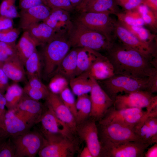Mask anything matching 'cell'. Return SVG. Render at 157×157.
Segmentation results:
<instances>
[{
    "label": "cell",
    "instance_id": "obj_1",
    "mask_svg": "<svg viewBox=\"0 0 157 157\" xmlns=\"http://www.w3.org/2000/svg\"><path fill=\"white\" fill-rule=\"evenodd\" d=\"M115 74L144 79L157 72V60H153L121 42H112L105 51Z\"/></svg>",
    "mask_w": 157,
    "mask_h": 157
},
{
    "label": "cell",
    "instance_id": "obj_2",
    "mask_svg": "<svg viewBox=\"0 0 157 157\" xmlns=\"http://www.w3.org/2000/svg\"><path fill=\"white\" fill-rule=\"evenodd\" d=\"M71 47H85L99 52L105 51L111 43L104 35L90 29L77 21L68 35Z\"/></svg>",
    "mask_w": 157,
    "mask_h": 157
},
{
    "label": "cell",
    "instance_id": "obj_3",
    "mask_svg": "<svg viewBox=\"0 0 157 157\" xmlns=\"http://www.w3.org/2000/svg\"><path fill=\"white\" fill-rule=\"evenodd\" d=\"M97 81L113 101L119 93H129L139 90L150 92V77L147 79H140L115 74L106 80Z\"/></svg>",
    "mask_w": 157,
    "mask_h": 157
},
{
    "label": "cell",
    "instance_id": "obj_4",
    "mask_svg": "<svg viewBox=\"0 0 157 157\" xmlns=\"http://www.w3.org/2000/svg\"><path fill=\"white\" fill-rule=\"evenodd\" d=\"M46 44L42 54L44 73L45 76L51 77L71 47L66 35L57 37Z\"/></svg>",
    "mask_w": 157,
    "mask_h": 157
},
{
    "label": "cell",
    "instance_id": "obj_5",
    "mask_svg": "<svg viewBox=\"0 0 157 157\" xmlns=\"http://www.w3.org/2000/svg\"><path fill=\"white\" fill-rule=\"evenodd\" d=\"M44 136L47 142L38 154L40 157H72L78 149V138L72 139L56 135Z\"/></svg>",
    "mask_w": 157,
    "mask_h": 157
},
{
    "label": "cell",
    "instance_id": "obj_6",
    "mask_svg": "<svg viewBox=\"0 0 157 157\" xmlns=\"http://www.w3.org/2000/svg\"><path fill=\"white\" fill-rule=\"evenodd\" d=\"M113 106L119 110L129 108H146L150 112L157 111V97L147 90H139L118 94Z\"/></svg>",
    "mask_w": 157,
    "mask_h": 157
},
{
    "label": "cell",
    "instance_id": "obj_7",
    "mask_svg": "<svg viewBox=\"0 0 157 157\" xmlns=\"http://www.w3.org/2000/svg\"><path fill=\"white\" fill-rule=\"evenodd\" d=\"M155 113H157V112H150L138 108L118 110L112 106L103 117L98 122V123L106 124L117 123L133 128L135 130L146 118Z\"/></svg>",
    "mask_w": 157,
    "mask_h": 157
},
{
    "label": "cell",
    "instance_id": "obj_8",
    "mask_svg": "<svg viewBox=\"0 0 157 157\" xmlns=\"http://www.w3.org/2000/svg\"><path fill=\"white\" fill-rule=\"evenodd\" d=\"M100 144V157H144L145 150L150 145L138 141Z\"/></svg>",
    "mask_w": 157,
    "mask_h": 157
},
{
    "label": "cell",
    "instance_id": "obj_9",
    "mask_svg": "<svg viewBox=\"0 0 157 157\" xmlns=\"http://www.w3.org/2000/svg\"><path fill=\"white\" fill-rule=\"evenodd\" d=\"M97 125L100 143L141 141L135 129L131 127L116 122Z\"/></svg>",
    "mask_w": 157,
    "mask_h": 157
},
{
    "label": "cell",
    "instance_id": "obj_10",
    "mask_svg": "<svg viewBox=\"0 0 157 157\" xmlns=\"http://www.w3.org/2000/svg\"><path fill=\"white\" fill-rule=\"evenodd\" d=\"M11 138L15 147V157H35L47 142L42 133L36 131Z\"/></svg>",
    "mask_w": 157,
    "mask_h": 157
},
{
    "label": "cell",
    "instance_id": "obj_11",
    "mask_svg": "<svg viewBox=\"0 0 157 157\" xmlns=\"http://www.w3.org/2000/svg\"><path fill=\"white\" fill-rule=\"evenodd\" d=\"M76 20L88 28L105 35L111 42L115 41V20L106 13L81 12Z\"/></svg>",
    "mask_w": 157,
    "mask_h": 157
},
{
    "label": "cell",
    "instance_id": "obj_12",
    "mask_svg": "<svg viewBox=\"0 0 157 157\" xmlns=\"http://www.w3.org/2000/svg\"><path fill=\"white\" fill-rule=\"evenodd\" d=\"M114 32L116 38H117L122 44L138 51L150 59L157 60L156 43H148L141 40L123 26L118 21H115Z\"/></svg>",
    "mask_w": 157,
    "mask_h": 157
},
{
    "label": "cell",
    "instance_id": "obj_13",
    "mask_svg": "<svg viewBox=\"0 0 157 157\" xmlns=\"http://www.w3.org/2000/svg\"><path fill=\"white\" fill-rule=\"evenodd\" d=\"M43 135H60L71 139L77 138L64 122L55 115L51 107L46 104L45 108L40 122Z\"/></svg>",
    "mask_w": 157,
    "mask_h": 157
},
{
    "label": "cell",
    "instance_id": "obj_14",
    "mask_svg": "<svg viewBox=\"0 0 157 157\" xmlns=\"http://www.w3.org/2000/svg\"><path fill=\"white\" fill-rule=\"evenodd\" d=\"M96 122L90 117L77 125L76 134L79 139L85 142L93 157H100L101 146Z\"/></svg>",
    "mask_w": 157,
    "mask_h": 157
},
{
    "label": "cell",
    "instance_id": "obj_15",
    "mask_svg": "<svg viewBox=\"0 0 157 157\" xmlns=\"http://www.w3.org/2000/svg\"><path fill=\"white\" fill-rule=\"evenodd\" d=\"M91 78L93 84L90 95L91 104L90 117L97 122L100 120L113 106V101L97 81Z\"/></svg>",
    "mask_w": 157,
    "mask_h": 157
},
{
    "label": "cell",
    "instance_id": "obj_16",
    "mask_svg": "<svg viewBox=\"0 0 157 157\" xmlns=\"http://www.w3.org/2000/svg\"><path fill=\"white\" fill-rule=\"evenodd\" d=\"M45 106L24 94L14 110L15 112L31 127L38 123L44 111Z\"/></svg>",
    "mask_w": 157,
    "mask_h": 157
},
{
    "label": "cell",
    "instance_id": "obj_17",
    "mask_svg": "<svg viewBox=\"0 0 157 157\" xmlns=\"http://www.w3.org/2000/svg\"><path fill=\"white\" fill-rule=\"evenodd\" d=\"M31 127L14 110H7L3 127L0 128V137L8 138L18 136L30 131Z\"/></svg>",
    "mask_w": 157,
    "mask_h": 157
},
{
    "label": "cell",
    "instance_id": "obj_18",
    "mask_svg": "<svg viewBox=\"0 0 157 157\" xmlns=\"http://www.w3.org/2000/svg\"><path fill=\"white\" fill-rule=\"evenodd\" d=\"M45 99L46 104L51 107L56 116L76 135L77 124L75 118L59 95L50 92Z\"/></svg>",
    "mask_w": 157,
    "mask_h": 157
},
{
    "label": "cell",
    "instance_id": "obj_19",
    "mask_svg": "<svg viewBox=\"0 0 157 157\" xmlns=\"http://www.w3.org/2000/svg\"><path fill=\"white\" fill-rule=\"evenodd\" d=\"M69 13L60 9H51L49 16L42 22L57 33L68 36L73 26Z\"/></svg>",
    "mask_w": 157,
    "mask_h": 157
},
{
    "label": "cell",
    "instance_id": "obj_20",
    "mask_svg": "<svg viewBox=\"0 0 157 157\" xmlns=\"http://www.w3.org/2000/svg\"><path fill=\"white\" fill-rule=\"evenodd\" d=\"M51 9L44 4L21 10L19 28L24 31L30 26L43 21L49 16Z\"/></svg>",
    "mask_w": 157,
    "mask_h": 157
},
{
    "label": "cell",
    "instance_id": "obj_21",
    "mask_svg": "<svg viewBox=\"0 0 157 157\" xmlns=\"http://www.w3.org/2000/svg\"><path fill=\"white\" fill-rule=\"evenodd\" d=\"M141 141L150 145L157 143V113L146 118L135 129Z\"/></svg>",
    "mask_w": 157,
    "mask_h": 157
},
{
    "label": "cell",
    "instance_id": "obj_22",
    "mask_svg": "<svg viewBox=\"0 0 157 157\" xmlns=\"http://www.w3.org/2000/svg\"><path fill=\"white\" fill-rule=\"evenodd\" d=\"M85 73L97 81L106 80L115 74L111 63L106 56L103 55Z\"/></svg>",
    "mask_w": 157,
    "mask_h": 157
},
{
    "label": "cell",
    "instance_id": "obj_23",
    "mask_svg": "<svg viewBox=\"0 0 157 157\" xmlns=\"http://www.w3.org/2000/svg\"><path fill=\"white\" fill-rule=\"evenodd\" d=\"M25 31H27L41 45L46 44L57 37L64 35L57 33L43 22L32 25Z\"/></svg>",
    "mask_w": 157,
    "mask_h": 157
},
{
    "label": "cell",
    "instance_id": "obj_24",
    "mask_svg": "<svg viewBox=\"0 0 157 157\" xmlns=\"http://www.w3.org/2000/svg\"><path fill=\"white\" fill-rule=\"evenodd\" d=\"M24 31L16 48L17 55L24 65L26 60L37 50V47L41 44L27 31Z\"/></svg>",
    "mask_w": 157,
    "mask_h": 157
},
{
    "label": "cell",
    "instance_id": "obj_25",
    "mask_svg": "<svg viewBox=\"0 0 157 157\" xmlns=\"http://www.w3.org/2000/svg\"><path fill=\"white\" fill-rule=\"evenodd\" d=\"M102 55L99 52L88 48H79L75 77L88 71L94 63Z\"/></svg>",
    "mask_w": 157,
    "mask_h": 157
},
{
    "label": "cell",
    "instance_id": "obj_26",
    "mask_svg": "<svg viewBox=\"0 0 157 157\" xmlns=\"http://www.w3.org/2000/svg\"><path fill=\"white\" fill-rule=\"evenodd\" d=\"M1 67L8 78L15 82L25 80L26 73L24 65L17 55L4 63Z\"/></svg>",
    "mask_w": 157,
    "mask_h": 157
},
{
    "label": "cell",
    "instance_id": "obj_27",
    "mask_svg": "<svg viewBox=\"0 0 157 157\" xmlns=\"http://www.w3.org/2000/svg\"><path fill=\"white\" fill-rule=\"evenodd\" d=\"M78 49L77 48H74L69 51L61 61L53 74L56 73L59 74L69 81L75 77Z\"/></svg>",
    "mask_w": 157,
    "mask_h": 157
},
{
    "label": "cell",
    "instance_id": "obj_28",
    "mask_svg": "<svg viewBox=\"0 0 157 157\" xmlns=\"http://www.w3.org/2000/svg\"><path fill=\"white\" fill-rule=\"evenodd\" d=\"M81 12L106 13L116 15L120 13L114 0H93L85 6Z\"/></svg>",
    "mask_w": 157,
    "mask_h": 157
},
{
    "label": "cell",
    "instance_id": "obj_29",
    "mask_svg": "<svg viewBox=\"0 0 157 157\" xmlns=\"http://www.w3.org/2000/svg\"><path fill=\"white\" fill-rule=\"evenodd\" d=\"M92 80L85 73L75 76L69 81V85L73 93L77 96L90 93Z\"/></svg>",
    "mask_w": 157,
    "mask_h": 157
},
{
    "label": "cell",
    "instance_id": "obj_30",
    "mask_svg": "<svg viewBox=\"0 0 157 157\" xmlns=\"http://www.w3.org/2000/svg\"><path fill=\"white\" fill-rule=\"evenodd\" d=\"M4 94L6 101V107L8 110H14L24 96L23 88L17 83L9 85Z\"/></svg>",
    "mask_w": 157,
    "mask_h": 157
},
{
    "label": "cell",
    "instance_id": "obj_31",
    "mask_svg": "<svg viewBox=\"0 0 157 157\" xmlns=\"http://www.w3.org/2000/svg\"><path fill=\"white\" fill-rule=\"evenodd\" d=\"M76 107L77 114L76 120L77 125L90 117L91 104L90 95L86 94L77 96Z\"/></svg>",
    "mask_w": 157,
    "mask_h": 157
},
{
    "label": "cell",
    "instance_id": "obj_32",
    "mask_svg": "<svg viewBox=\"0 0 157 157\" xmlns=\"http://www.w3.org/2000/svg\"><path fill=\"white\" fill-rule=\"evenodd\" d=\"M24 66L28 79L33 77L41 78L42 67V58L37 49L26 60Z\"/></svg>",
    "mask_w": 157,
    "mask_h": 157
},
{
    "label": "cell",
    "instance_id": "obj_33",
    "mask_svg": "<svg viewBox=\"0 0 157 157\" xmlns=\"http://www.w3.org/2000/svg\"><path fill=\"white\" fill-rule=\"evenodd\" d=\"M124 27L141 40L148 43L155 42L156 35L143 26H132L118 21Z\"/></svg>",
    "mask_w": 157,
    "mask_h": 157
},
{
    "label": "cell",
    "instance_id": "obj_34",
    "mask_svg": "<svg viewBox=\"0 0 157 157\" xmlns=\"http://www.w3.org/2000/svg\"><path fill=\"white\" fill-rule=\"evenodd\" d=\"M69 80L58 73H56L51 77L48 88L50 92L57 94L68 87Z\"/></svg>",
    "mask_w": 157,
    "mask_h": 157
},
{
    "label": "cell",
    "instance_id": "obj_35",
    "mask_svg": "<svg viewBox=\"0 0 157 157\" xmlns=\"http://www.w3.org/2000/svg\"><path fill=\"white\" fill-rule=\"evenodd\" d=\"M132 10L125 11V13H119L117 15L118 20L130 25L143 26L145 24L140 14L136 9Z\"/></svg>",
    "mask_w": 157,
    "mask_h": 157
},
{
    "label": "cell",
    "instance_id": "obj_36",
    "mask_svg": "<svg viewBox=\"0 0 157 157\" xmlns=\"http://www.w3.org/2000/svg\"><path fill=\"white\" fill-rule=\"evenodd\" d=\"M136 8L140 14L145 24L150 26L153 29H156L157 16L145 5L140 4Z\"/></svg>",
    "mask_w": 157,
    "mask_h": 157
},
{
    "label": "cell",
    "instance_id": "obj_37",
    "mask_svg": "<svg viewBox=\"0 0 157 157\" xmlns=\"http://www.w3.org/2000/svg\"><path fill=\"white\" fill-rule=\"evenodd\" d=\"M15 43H8L0 42V66L17 55Z\"/></svg>",
    "mask_w": 157,
    "mask_h": 157
},
{
    "label": "cell",
    "instance_id": "obj_38",
    "mask_svg": "<svg viewBox=\"0 0 157 157\" xmlns=\"http://www.w3.org/2000/svg\"><path fill=\"white\" fill-rule=\"evenodd\" d=\"M61 99L74 116L75 119L77 114L76 101L74 94L68 87L58 95Z\"/></svg>",
    "mask_w": 157,
    "mask_h": 157
},
{
    "label": "cell",
    "instance_id": "obj_39",
    "mask_svg": "<svg viewBox=\"0 0 157 157\" xmlns=\"http://www.w3.org/2000/svg\"><path fill=\"white\" fill-rule=\"evenodd\" d=\"M20 33L18 28L13 27L0 31V42L8 43H15Z\"/></svg>",
    "mask_w": 157,
    "mask_h": 157
},
{
    "label": "cell",
    "instance_id": "obj_40",
    "mask_svg": "<svg viewBox=\"0 0 157 157\" xmlns=\"http://www.w3.org/2000/svg\"><path fill=\"white\" fill-rule=\"evenodd\" d=\"M44 3L51 9H60L69 12L74 9L69 0H44Z\"/></svg>",
    "mask_w": 157,
    "mask_h": 157
},
{
    "label": "cell",
    "instance_id": "obj_41",
    "mask_svg": "<svg viewBox=\"0 0 157 157\" xmlns=\"http://www.w3.org/2000/svg\"><path fill=\"white\" fill-rule=\"evenodd\" d=\"M0 157H15V147L11 138L6 139L1 145Z\"/></svg>",
    "mask_w": 157,
    "mask_h": 157
},
{
    "label": "cell",
    "instance_id": "obj_42",
    "mask_svg": "<svg viewBox=\"0 0 157 157\" xmlns=\"http://www.w3.org/2000/svg\"><path fill=\"white\" fill-rule=\"evenodd\" d=\"M23 88L25 94L29 97L38 101L45 99L50 92L31 87L26 84Z\"/></svg>",
    "mask_w": 157,
    "mask_h": 157
},
{
    "label": "cell",
    "instance_id": "obj_43",
    "mask_svg": "<svg viewBox=\"0 0 157 157\" xmlns=\"http://www.w3.org/2000/svg\"><path fill=\"white\" fill-rule=\"evenodd\" d=\"M118 6H121L125 11L133 10L142 3V0H114Z\"/></svg>",
    "mask_w": 157,
    "mask_h": 157
},
{
    "label": "cell",
    "instance_id": "obj_44",
    "mask_svg": "<svg viewBox=\"0 0 157 157\" xmlns=\"http://www.w3.org/2000/svg\"><path fill=\"white\" fill-rule=\"evenodd\" d=\"M26 84L34 88L45 91H49L48 87L41 81V78L37 77H33L28 78Z\"/></svg>",
    "mask_w": 157,
    "mask_h": 157
},
{
    "label": "cell",
    "instance_id": "obj_45",
    "mask_svg": "<svg viewBox=\"0 0 157 157\" xmlns=\"http://www.w3.org/2000/svg\"><path fill=\"white\" fill-rule=\"evenodd\" d=\"M19 6L21 10L44 4V0H18Z\"/></svg>",
    "mask_w": 157,
    "mask_h": 157
},
{
    "label": "cell",
    "instance_id": "obj_46",
    "mask_svg": "<svg viewBox=\"0 0 157 157\" xmlns=\"http://www.w3.org/2000/svg\"><path fill=\"white\" fill-rule=\"evenodd\" d=\"M6 101L3 93L0 92V128L3 127L5 113Z\"/></svg>",
    "mask_w": 157,
    "mask_h": 157
},
{
    "label": "cell",
    "instance_id": "obj_47",
    "mask_svg": "<svg viewBox=\"0 0 157 157\" xmlns=\"http://www.w3.org/2000/svg\"><path fill=\"white\" fill-rule=\"evenodd\" d=\"M13 19L0 15V31L13 27Z\"/></svg>",
    "mask_w": 157,
    "mask_h": 157
},
{
    "label": "cell",
    "instance_id": "obj_48",
    "mask_svg": "<svg viewBox=\"0 0 157 157\" xmlns=\"http://www.w3.org/2000/svg\"><path fill=\"white\" fill-rule=\"evenodd\" d=\"M9 78L0 66V92L3 94L9 85Z\"/></svg>",
    "mask_w": 157,
    "mask_h": 157
},
{
    "label": "cell",
    "instance_id": "obj_49",
    "mask_svg": "<svg viewBox=\"0 0 157 157\" xmlns=\"http://www.w3.org/2000/svg\"><path fill=\"white\" fill-rule=\"evenodd\" d=\"M142 4L147 6L157 16V0H142Z\"/></svg>",
    "mask_w": 157,
    "mask_h": 157
},
{
    "label": "cell",
    "instance_id": "obj_50",
    "mask_svg": "<svg viewBox=\"0 0 157 157\" xmlns=\"http://www.w3.org/2000/svg\"><path fill=\"white\" fill-rule=\"evenodd\" d=\"M14 0H3L0 5V15L5 16L9 6Z\"/></svg>",
    "mask_w": 157,
    "mask_h": 157
},
{
    "label": "cell",
    "instance_id": "obj_51",
    "mask_svg": "<svg viewBox=\"0 0 157 157\" xmlns=\"http://www.w3.org/2000/svg\"><path fill=\"white\" fill-rule=\"evenodd\" d=\"M149 148L144 153V157H157V143H155Z\"/></svg>",
    "mask_w": 157,
    "mask_h": 157
},
{
    "label": "cell",
    "instance_id": "obj_52",
    "mask_svg": "<svg viewBox=\"0 0 157 157\" xmlns=\"http://www.w3.org/2000/svg\"><path fill=\"white\" fill-rule=\"evenodd\" d=\"M79 156L80 157H93L90 150L86 145L81 151Z\"/></svg>",
    "mask_w": 157,
    "mask_h": 157
},
{
    "label": "cell",
    "instance_id": "obj_53",
    "mask_svg": "<svg viewBox=\"0 0 157 157\" xmlns=\"http://www.w3.org/2000/svg\"><path fill=\"white\" fill-rule=\"evenodd\" d=\"M93 0H83L81 3L75 9L78 12H80L85 6L89 2Z\"/></svg>",
    "mask_w": 157,
    "mask_h": 157
},
{
    "label": "cell",
    "instance_id": "obj_54",
    "mask_svg": "<svg viewBox=\"0 0 157 157\" xmlns=\"http://www.w3.org/2000/svg\"><path fill=\"white\" fill-rule=\"evenodd\" d=\"M74 8H75L82 2L83 0H69Z\"/></svg>",
    "mask_w": 157,
    "mask_h": 157
},
{
    "label": "cell",
    "instance_id": "obj_55",
    "mask_svg": "<svg viewBox=\"0 0 157 157\" xmlns=\"http://www.w3.org/2000/svg\"><path fill=\"white\" fill-rule=\"evenodd\" d=\"M7 138L0 137V147L3 142Z\"/></svg>",
    "mask_w": 157,
    "mask_h": 157
}]
</instances>
